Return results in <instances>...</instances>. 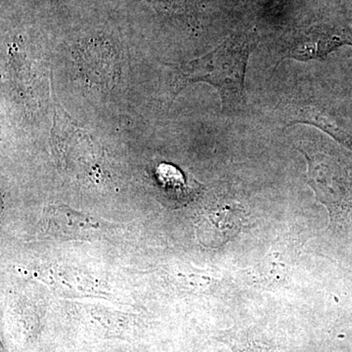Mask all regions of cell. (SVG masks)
Here are the masks:
<instances>
[{
  "mask_svg": "<svg viewBox=\"0 0 352 352\" xmlns=\"http://www.w3.org/2000/svg\"><path fill=\"white\" fill-rule=\"evenodd\" d=\"M256 43L242 34H231L205 56L185 63L168 65L173 71V100L187 85L207 82L217 88L226 112L245 108L248 61Z\"/></svg>",
  "mask_w": 352,
  "mask_h": 352,
  "instance_id": "6da1fadb",
  "label": "cell"
},
{
  "mask_svg": "<svg viewBox=\"0 0 352 352\" xmlns=\"http://www.w3.org/2000/svg\"><path fill=\"white\" fill-rule=\"evenodd\" d=\"M39 235L60 240H94L115 234V224L61 205L44 208Z\"/></svg>",
  "mask_w": 352,
  "mask_h": 352,
  "instance_id": "7a4b0ae2",
  "label": "cell"
},
{
  "mask_svg": "<svg viewBox=\"0 0 352 352\" xmlns=\"http://www.w3.org/2000/svg\"><path fill=\"white\" fill-rule=\"evenodd\" d=\"M300 243L293 233L278 237L263 261L248 272L250 282L264 289H278L291 281Z\"/></svg>",
  "mask_w": 352,
  "mask_h": 352,
  "instance_id": "3957f363",
  "label": "cell"
},
{
  "mask_svg": "<svg viewBox=\"0 0 352 352\" xmlns=\"http://www.w3.org/2000/svg\"><path fill=\"white\" fill-rule=\"evenodd\" d=\"M344 44H352L351 34L312 29L307 34L294 39L283 52V58L298 61L323 60L329 53Z\"/></svg>",
  "mask_w": 352,
  "mask_h": 352,
  "instance_id": "277c9868",
  "label": "cell"
},
{
  "mask_svg": "<svg viewBox=\"0 0 352 352\" xmlns=\"http://www.w3.org/2000/svg\"><path fill=\"white\" fill-rule=\"evenodd\" d=\"M215 340L232 352H285L274 338L254 325H236L217 333Z\"/></svg>",
  "mask_w": 352,
  "mask_h": 352,
  "instance_id": "5b68a950",
  "label": "cell"
},
{
  "mask_svg": "<svg viewBox=\"0 0 352 352\" xmlns=\"http://www.w3.org/2000/svg\"><path fill=\"white\" fill-rule=\"evenodd\" d=\"M289 124H311L318 127L332 136L342 144L352 148V136L339 126L333 118L331 117L325 109L315 104L296 105L289 110Z\"/></svg>",
  "mask_w": 352,
  "mask_h": 352,
  "instance_id": "8992f818",
  "label": "cell"
}]
</instances>
